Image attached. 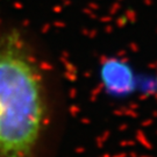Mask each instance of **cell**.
Masks as SVG:
<instances>
[{
	"instance_id": "obj_1",
	"label": "cell",
	"mask_w": 157,
	"mask_h": 157,
	"mask_svg": "<svg viewBox=\"0 0 157 157\" xmlns=\"http://www.w3.org/2000/svg\"><path fill=\"white\" fill-rule=\"evenodd\" d=\"M44 118L41 77L11 33L0 40V157H34Z\"/></svg>"
},
{
	"instance_id": "obj_2",
	"label": "cell",
	"mask_w": 157,
	"mask_h": 157,
	"mask_svg": "<svg viewBox=\"0 0 157 157\" xmlns=\"http://www.w3.org/2000/svg\"><path fill=\"white\" fill-rule=\"evenodd\" d=\"M104 81L108 87L116 89V92H127L133 85V74L129 69L119 63L106 65Z\"/></svg>"
}]
</instances>
